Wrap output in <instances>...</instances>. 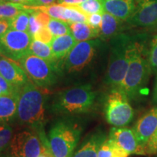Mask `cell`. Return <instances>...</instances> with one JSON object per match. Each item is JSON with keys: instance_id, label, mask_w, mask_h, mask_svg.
Here are the masks:
<instances>
[{"instance_id": "obj_1", "label": "cell", "mask_w": 157, "mask_h": 157, "mask_svg": "<svg viewBox=\"0 0 157 157\" xmlns=\"http://www.w3.org/2000/svg\"><path fill=\"white\" fill-rule=\"evenodd\" d=\"M151 74L148 52L143 43L133 40L129 52V61L121 90L129 99H136L146 89Z\"/></svg>"}, {"instance_id": "obj_2", "label": "cell", "mask_w": 157, "mask_h": 157, "mask_svg": "<svg viewBox=\"0 0 157 157\" xmlns=\"http://www.w3.org/2000/svg\"><path fill=\"white\" fill-rule=\"evenodd\" d=\"M16 117L21 124L31 127L39 135L44 134V95L38 86L30 79L20 90Z\"/></svg>"}, {"instance_id": "obj_3", "label": "cell", "mask_w": 157, "mask_h": 157, "mask_svg": "<svg viewBox=\"0 0 157 157\" xmlns=\"http://www.w3.org/2000/svg\"><path fill=\"white\" fill-rule=\"evenodd\" d=\"M111 49L105 84L111 90H120L126 75L129 61V52L133 39L124 34H119L111 39Z\"/></svg>"}, {"instance_id": "obj_4", "label": "cell", "mask_w": 157, "mask_h": 157, "mask_svg": "<svg viewBox=\"0 0 157 157\" xmlns=\"http://www.w3.org/2000/svg\"><path fill=\"white\" fill-rule=\"evenodd\" d=\"M95 94L90 84H82L59 93L52 103L56 113L76 115L88 112L93 106Z\"/></svg>"}, {"instance_id": "obj_5", "label": "cell", "mask_w": 157, "mask_h": 157, "mask_svg": "<svg viewBox=\"0 0 157 157\" xmlns=\"http://www.w3.org/2000/svg\"><path fill=\"white\" fill-rule=\"evenodd\" d=\"M82 128L68 121L56 122L48 134V142L54 157H71L79 141Z\"/></svg>"}, {"instance_id": "obj_6", "label": "cell", "mask_w": 157, "mask_h": 157, "mask_svg": "<svg viewBox=\"0 0 157 157\" xmlns=\"http://www.w3.org/2000/svg\"><path fill=\"white\" fill-rule=\"evenodd\" d=\"M29 79L40 87H48L56 82L58 69L52 63L31 53L25 55L18 61Z\"/></svg>"}, {"instance_id": "obj_7", "label": "cell", "mask_w": 157, "mask_h": 157, "mask_svg": "<svg viewBox=\"0 0 157 157\" xmlns=\"http://www.w3.org/2000/svg\"><path fill=\"white\" fill-rule=\"evenodd\" d=\"M129 98L121 90H111L105 103V115L108 123L113 127H124L134 117Z\"/></svg>"}, {"instance_id": "obj_8", "label": "cell", "mask_w": 157, "mask_h": 157, "mask_svg": "<svg viewBox=\"0 0 157 157\" xmlns=\"http://www.w3.org/2000/svg\"><path fill=\"white\" fill-rule=\"evenodd\" d=\"M33 37L29 32L9 29L0 36V54L18 62L29 53Z\"/></svg>"}, {"instance_id": "obj_9", "label": "cell", "mask_w": 157, "mask_h": 157, "mask_svg": "<svg viewBox=\"0 0 157 157\" xmlns=\"http://www.w3.org/2000/svg\"><path fill=\"white\" fill-rule=\"evenodd\" d=\"M100 42L98 39L76 42L63 63L67 72L77 73L88 66L93 60Z\"/></svg>"}, {"instance_id": "obj_10", "label": "cell", "mask_w": 157, "mask_h": 157, "mask_svg": "<svg viewBox=\"0 0 157 157\" xmlns=\"http://www.w3.org/2000/svg\"><path fill=\"white\" fill-rule=\"evenodd\" d=\"M44 143L36 131L24 130L14 135L10 146L13 157H39Z\"/></svg>"}, {"instance_id": "obj_11", "label": "cell", "mask_w": 157, "mask_h": 157, "mask_svg": "<svg viewBox=\"0 0 157 157\" xmlns=\"http://www.w3.org/2000/svg\"><path fill=\"white\" fill-rule=\"evenodd\" d=\"M109 138L124 150L127 154L146 155V151L137 140L134 130L127 127H114L111 129Z\"/></svg>"}, {"instance_id": "obj_12", "label": "cell", "mask_w": 157, "mask_h": 157, "mask_svg": "<svg viewBox=\"0 0 157 157\" xmlns=\"http://www.w3.org/2000/svg\"><path fill=\"white\" fill-rule=\"evenodd\" d=\"M157 129V106L152 108L144 113L135 124L133 130L137 140L144 148Z\"/></svg>"}, {"instance_id": "obj_13", "label": "cell", "mask_w": 157, "mask_h": 157, "mask_svg": "<svg viewBox=\"0 0 157 157\" xmlns=\"http://www.w3.org/2000/svg\"><path fill=\"white\" fill-rule=\"evenodd\" d=\"M129 24L135 26L150 27L157 25V0H146L140 5L129 18Z\"/></svg>"}, {"instance_id": "obj_14", "label": "cell", "mask_w": 157, "mask_h": 157, "mask_svg": "<svg viewBox=\"0 0 157 157\" xmlns=\"http://www.w3.org/2000/svg\"><path fill=\"white\" fill-rule=\"evenodd\" d=\"M0 75L18 89H21L29 80L21 65L2 55L0 56Z\"/></svg>"}, {"instance_id": "obj_15", "label": "cell", "mask_w": 157, "mask_h": 157, "mask_svg": "<svg viewBox=\"0 0 157 157\" xmlns=\"http://www.w3.org/2000/svg\"><path fill=\"white\" fill-rule=\"evenodd\" d=\"M104 11L121 20L127 21L135 10L134 0H101Z\"/></svg>"}, {"instance_id": "obj_16", "label": "cell", "mask_w": 157, "mask_h": 157, "mask_svg": "<svg viewBox=\"0 0 157 157\" xmlns=\"http://www.w3.org/2000/svg\"><path fill=\"white\" fill-rule=\"evenodd\" d=\"M76 42H77L71 34L54 37L50 44V48L58 65L62 62L63 63L66 57Z\"/></svg>"}, {"instance_id": "obj_17", "label": "cell", "mask_w": 157, "mask_h": 157, "mask_svg": "<svg viewBox=\"0 0 157 157\" xmlns=\"http://www.w3.org/2000/svg\"><path fill=\"white\" fill-rule=\"evenodd\" d=\"M106 139L104 133L96 132L90 136L72 157H98L100 146Z\"/></svg>"}, {"instance_id": "obj_18", "label": "cell", "mask_w": 157, "mask_h": 157, "mask_svg": "<svg viewBox=\"0 0 157 157\" xmlns=\"http://www.w3.org/2000/svg\"><path fill=\"white\" fill-rule=\"evenodd\" d=\"M121 21H122L104 11L102 13L100 38L103 40H108L120 34L119 31L121 29Z\"/></svg>"}, {"instance_id": "obj_19", "label": "cell", "mask_w": 157, "mask_h": 157, "mask_svg": "<svg viewBox=\"0 0 157 157\" xmlns=\"http://www.w3.org/2000/svg\"><path fill=\"white\" fill-rule=\"evenodd\" d=\"M19 93L0 95V121H10L16 117Z\"/></svg>"}, {"instance_id": "obj_20", "label": "cell", "mask_w": 157, "mask_h": 157, "mask_svg": "<svg viewBox=\"0 0 157 157\" xmlns=\"http://www.w3.org/2000/svg\"><path fill=\"white\" fill-rule=\"evenodd\" d=\"M68 24L71 34L73 35L76 42L91 40L100 36V30L92 28L87 23H71Z\"/></svg>"}, {"instance_id": "obj_21", "label": "cell", "mask_w": 157, "mask_h": 157, "mask_svg": "<svg viewBox=\"0 0 157 157\" xmlns=\"http://www.w3.org/2000/svg\"><path fill=\"white\" fill-rule=\"evenodd\" d=\"M29 53L44 59V60L52 63L58 69L59 65L58 62L56 61L49 44H45V43L40 42V41L33 39L31 43L30 48H29Z\"/></svg>"}, {"instance_id": "obj_22", "label": "cell", "mask_w": 157, "mask_h": 157, "mask_svg": "<svg viewBox=\"0 0 157 157\" xmlns=\"http://www.w3.org/2000/svg\"><path fill=\"white\" fill-rule=\"evenodd\" d=\"M129 154L111 139L106 138L100 146L98 157H128Z\"/></svg>"}, {"instance_id": "obj_23", "label": "cell", "mask_w": 157, "mask_h": 157, "mask_svg": "<svg viewBox=\"0 0 157 157\" xmlns=\"http://www.w3.org/2000/svg\"><path fill=\"white\" fill-rule=\"evenodd\" d=\"M28 10L25 5L11 2H0V19L11 20L21 12Z\"/></svg>"}, {"instance_id": "obj_24", "label": "cell", "mask_w": 157, "mask_h": 157, "mask_svg": "<svg viewBox=\"0 0 157 157\" xmlns=\"http://www.w3.org/2000/svg\"><path fill=\"white\" fill-rule=\"evenodd\" d=\"M66 7H72V8L76 9L87 15L94 14V13H101L102 14L104 12L101 0H85L78 5Z\"/></svg>"}, {"instance_id": "obj_25", "label": "cell", "mask_w": 157, "mask_h": 157, "mask_svg": "<svg viewBox=\"0 0 157 157\" xmlns=\"http://www.w3.org/2000/svg\"><path fill=\"white\" fill-rule=\"evenodd\" d=\"M32 10L21 12L13 19L10 20V29L20 31L28 32L29 25V17Z\"/></svg>"}, {"instance_id": "obj_26", "label": "cell", "mask_w": 157, "mask_h": 157, "mask_svg": "<svg viewBox=\"0 0 157 157\" xmlns=\"http://www.w3.org/2000/svg\"><path fill=\"white\" fill-rule=\"evenodd\" d=\"M48 28L54 37L71 34L69 24L61 20L51 18L48 25Z\"/></svg>"}, {"instance_id": "obj_27", "label": "cell", "mask_w": 157, "mask_h": 157, "mask_svg": "<svg viewBox=\"0 0 157 157\" xmlns=\"http://www.w3.org/2000/svg\"><path fill=\"white\" fill-rule=\"evenodd\" d=\"M87 15L72 7H66L63 13V21L68 23H87Z\"/></svg>"}, {"instance_id": "obj_28", "label": "cell", "mask_w": 157, "mask_h": 157, "mask_svg": "<svg viewBox=\"0 0 157 157\" xmlns=\"http://www.w3.org/2000/svg\"><path fill=\"white\" fill-rule=\"evenodd\" d=\"M13 128L9 124H0V154L10 146L13 137Z\"/></svg>"}, {"instance_id": "obj_29", "label": "cell", "mask_w": 157, "mask_h": 157, "mask_svg": "<svg viewBox=\"0 0 157 157\" xmlns=\"http://www.w3.org/2000/svg\"><path fill=\"white\" fill-rule=\"evenodd\" d=\"M148 60L151 73L157 74V35L151 39L148 51Z\"/></svg>"}, {"instance_id": "obj_30", "label": "cell", "mask_w": 157, "mask_h": 157, "mask_svg": "<svg viewBox=\"0 0 157 157\" xmlns=\"http://www.w3.org/2000/svg\"><path fill=\"white\" fill-rule=\"evenodd\" d=\"M53 38V35L52 34V33L50 32V30H49L48 26L42 27L38 32L36 33V34L33 36V39H35V40L37 41H40V42H44L45 44H48L49 45H50Z\"/></svg>"}, {"instance_id": "obj_31", "label": "cell", "mask_w": 157, "mask_h": 157, "mask_svg": "<svg viewBox=\"0 0 157 157\" xmlns=\"http://www.w3.org/2000/svg\"><path fill=\"white\" fill-rule=\"evenodd\" d=\"M42 25L39 22L37 18L36 14H35L34 10H32L30 13V17H29V31L28 32L31 36H34L36 33L42 28Z\"/></svg>"}, {"instance_id": "obj_32", "label": "cell", "mask_w": 157, "mask_h": 157, "mask_svg": "<svg viewBox=\"0 0 157 157\" xmlns=\"http://www.w3.org/2000/svg\"><path fill=\"white\" fill-rule=\"evenodd\" d=\"M0 88L2 91L3 95H13L20 93L21 89L15 87L13 84L9 83L5 78L0 75Z\"/></svg>"}, {"instance_id": "obj_33", "label": "cell", "mask_w": 157, "mask_h": 157, "mask_svg": "<svg viewBox=\"0 0 157 157\" xmlns=\"http://www.w3.org/2000/svg\"><path fill=\"white\" fill-rule=\"evenodd\" d=\"M102 22V14L101 13H94V14L88 15L87 23L92 28L98 29H101Z\"/></svg>"}, {"instance_id": "obj_34", "label": "cell", "mask_w": 157, "mask_h": 157, "mask_svg": "<svg viewBox=\"0 0 157 157\" xmlns=\"http://www.w3.org/2000/svg\"><path fill=\"white\" fill-rule=\"evenodd\" d=\"M146 154L150 155L157 154V129L147 144L146 147Z\"/></svg>"}, {"instance_id": "obj_35", "label": "cell", "mask_w": 157, "mask_h": 157, "mask_svg": "<svg viewBox=\"0 0 157 157\" xmlns=\"http://www.w3.org/2000/svg\"><path fill=\"white\" fill-rule=\"evenodd\" d=\"M56 0H30L27 5L30 6H47L55 3Z\"/></svg>"}, {"instance_id": "obj_36", "label": "cell", "mask_w": 157, "mask_h": 157, "mask_svg": "<svg viewBox=\"0 0 157 157\" xmlns=\"http://www.w3.org/2000/svg\"><path fill=\"white\" fill-rule=\"evenodd\" d=\"M85 0H57V2L64 7H70V6L78 5V4L83 2Z\"/></svg>"}, {"instance_id": "obj_37", "label": "cell", "mask_w": 157, "mask_h": 157, "mask_svg": "<svg viewBox=\"0 0 157 157\" xmlns=\"http://www.w3.org/2000/svg\"><path fill=\"white\" fill-rule=\"evenodd\" d=\"M10 29V21L5 19H0V36H2Z\"/></svg>"}, {"instance_id": "obj_38", "label": "cell", "mask_w": 157, "mask_h": 157, "mask_svg": "<svg viewBox=\"0 0 157 157\" xmlns=\"http://www.w3.org/2000/svg\"><path fill=\"white\" fill-rule=\"evenodd\" d=\"M39 157H54L52 153L51 152L50 147L47 146L46 145L44 144V147H43V150L41 154L39 155Z\"/></svg>"}, {"instance_id": "obj_39", "label": "cell", "mask_w": 157, "mask_h": 157, "mask_svg": "<svg viewBox=\"0 0 157 157\" xmlns=\"http://www.w3.org/2000/svg\"><path fill=\"white\" fill-rule=\"evenodd\" d=\"M153 101L155 104L157 105V76H156V84H155L154 93H153Z\"/></svg>"}, {"instance_id": "obj_40", "label": "cell", "mask_w": 157, "mask_h": 157, "mask_svg": "<svg viewBox=\"0 0 157 157\" xmlns=\"http://www.w3.org/2000/svg\"><path fill=\"white\" fill-rule=\"evenodd\" d=\"M8 2H11L14 3H19L23 4V5H28L30 2V0H8Z\"/></svg>"}, {"instance_id": "obj_41", "label": "cell", "mask_w": 157, "mask_h": 157, "mask_svg": "<svg viewBox=\"0 0 157 157\" xmlns=\"http://www.w3.org/2000/svg\"><path fill=\"white\" fill-rule=\"evenodd\" d=\"M135 1H136L137 2L140 3V2H143V1H146V0H135Z\"/></svg>"}, {"instance_id": "obj_42", "label": "cell", "mask_w": 157, "mask_h": 157, "mask_svg": "<svg viewBox=\"0 0 157 157\" xmlns=\"http://www.w3.org/2000/svg\"><path fill=\"white\" fill-rule=\"evenodd\" d=\"M8 2V0H0V2Z\"/></svg>"}, {"instance_id": "obj_43", "label": "cell", "mask_w": 157, "mask_h": 157, "mask_svg": "<svg viewBox=\"0 0 157 157\" xmlns=\"http://www.w3.org/2000/svg\"><path fill=\"white\" fill-rule=\"evenodd\" d=\"M0 95H3V93H2V91L1 88H0Z\"/></svg>"}, {"instance_id": "obj_44", "label": "cell", "mask_w": 157, "mask_h": 157, "mask_svg": "<svg viewBox=\"0 0 157 157\" xmlns=\"http://www.w3.org/2000/svg\"><path fill=\"white\" fill-rule=\"evenodd\" d=\"M9 157H13V156H9Z\"/></svg>"}]
</instances>
